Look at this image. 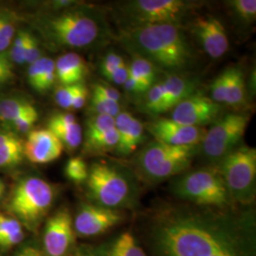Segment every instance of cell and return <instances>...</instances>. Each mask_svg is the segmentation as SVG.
<instances>
[{"instance_id": "obj_17", "label": "cell", "mask_w": 256, "mask_h": 256, "mask_svg": "<svg viewBox=\"0 0 256 256\" xmlns=\"http://www.w3.org/2000/svg\"><path fill=\"white\" fill-rule=\"evenodd\" d=\"M115 128L119 142L114 152L120 156L132 155L146 140L144 124L126 111H122L115 117Z\"/></svg>"}, {"instance_id": "obj_15", "label": "cell", "mask_w": 256, "mask_h": 256, "mask_svg": "<svg viewBox=\"0 0 256 256\" xmlns=\"http://www.w3.org/2000/svg\"><path fill=\"white\" fill-rule=\"evenodd\" d=\"M155 140L174 146H200L206 134L204 128H196L176 122L170 118H158L144 124Z\"/></svg>"}, {"instance_id": "obj_34", "label": "cell", "mask_w": 256, "mask_h": 256, "mask_svg": "<svg viewBox=\"0 0 256 256\" xmlns=\"http://www.w3.org/2000/svg\"><path fill=\"white\" fill-rule=\"evenodd\" d=\"M39 118V113L36 108L28 111L21 115L18 118L12 120V122L8 124L5 126H2V128H5L7 130H10L16 134L20 136V134H26L30 133L32 128L34 126L37 120Z\"/></svg>"}, {"instance_id": "obj_38", "label": "cell", "mask_w": 256, "mask_h": 256, "mask_svg": "<svg viewBox=\"0 0 256 256\" xmlns=\"http://www.w3.org/2000/svg\"><path fill=\"white\" fill-rule=\"evenodd\" d=\"M14 79V64L12 63L8 52L0 54V90L10 84Z\"/></svg>"}, {"instance_id": "obj_27", "label": "cell", "mask_w": 256, "mask_h": 256, "mask_svg": "<svg viewBox=\"0 0 256 256\" xmlns=\"http://www.w3.org/2000/svg\"><path fill=\"white\" fill-rule=\"evenodd\" d=\"M19 18L18 14L8 8H0V54L7 52L14 36Z\"/></svg>"}, {"instance_id": "obj_13", "label": "cell", "mask_w": 256, "mask_h": 256, "mask_svg": "<svg viewBox=\"0 0 256 256\" xmlns=\"http://www.w3.org/2000/svg\"><path fill=\"white\" fill-rule=\"evenodd\" d=\"M171 118L176 122L203 128L214 124L223 115V106L216 104L203 92H194L171 110Z\"/></svg>"}, {"instance_id": "obj_31", "label": "cell", "mask_w": 256, "mask_h": 256, "mask_svg": "<svg viewBox=\"0 0 256 256\" xmlns=\"http://www.w3.org/2000/svg\"><path fill=\"white\" fill-rule=\"evenodd\" d=\"M90 102V115H108L115 118L122 112L120 102L110 100L97 92H92Z\"/></svg>"}, {"instance_id": "obj_28", "label": "cell", "mask_w": 256, "mask_h": 256, "mask_svg": "<svg viewBox=\"0 0 256 256\" xmlns=\"http://www.w3.org/2000/svg\"><path fill=\"white\" fill-rule=\"evenodd\" d=\"M165 95L162 81L156 82L142 97V110L150 115L164 113Z\"/></svg>"}, {"instance_id": "obj_41", "label": "cell", "mask_w": 256, "mask_h": 256, "mask_svg": "<svg viewBox=\"0 0 256 256\" xmlns=\"http://www.w3.org/2000/svg\"><path fill=\"white\" fill-rule=\"evenodd\" d=\"M22 230H26L18 220L5 212H0V239Z\"/></svg>"}, {"instance_id": "obj_48", "label": "cell", "mask_w": 256, "mask_h": 256, "mask_svg": "<svg viewBox=\"0 0 256 256\" xmlns=\"http://www.w3.org/2000/svg\"><path fill=\"white\" fill-rule=\"evenodd\" d=\"M70 256H95L90 245H77Z\"/></svg>"}, {"instance_id": "obj_47", "label": "cell", "mask_w": 256, "mask_h": 256, "mask_svg": "<svg viewBox=\"0 0 256 256\" xmlns=\"http://www.w3.org/2000/svg\"><path fill=\"white\" fill-rule=\"evenodd\" d=\"M122 86L129 95L136 96V97H142V95L146 92V90L142 88V86L138 82L134 77H132L130 74L128 76V80L126 81Z\"/></svg>"}, {"instance_id": "obj_5", "label": "cell", "mask_w": 256, "mask_h": 256, "mask_svg": "<svg viewBox=\"0 0 256 256\" xmlns=\"http://www.w3.org/2000/svg\"><path fill=\"white\" fill-rule=\"evenodd\" d=\"M58 196L54 184L37 174L19 176L2 203L5 212L18 220L32 236H38Z\"/></svg>"}, {"instance_id": "obj_25", "label": "cell", "mask_w": 256, "mask_h": 256, "mask_svg": "<svg viewBox=\"0 0 256 256\" xmlns=\"http://www.w3.org/2000/svg\"><path fill=\"white\" fill-rule=\"evenodd\" d=\"M131 55L132 61L129 64V74L147 92L156 82H158V74L160 72L146 59L138 55Z\"/></svg>"}, {"instance_id": "obj_20", "label": "cell", "mask_w": 256, "mask_h": 256, "mask_svg": "<svg viewBox=\"0 0 256 256\" xmlns=\"http://www.w3.org/2000/svg\"><path fill=\"white\" fill-rule=\"evenodd\" d=\"M24 140L5 128H0V172H14L24 164Z\"/></svg>"}, {"instance_id": "obj_30", "label": "cell", "mask_w": 256, "mask_h": 256, "mask_svg": "<svg viewBox=\"0 0 256 256\" xmlns=\"http://www.w3.org/2000/svg\"><path fill=\"white\" fill-rule=\"evenodd\" d=\"M115 128V118L108 115H90L86 122L82 140L98 137Z\"/></svg>"}, {"instance_id": "obj_46", "label": "cell", "mask_w": 256, "mask_h": 256, "mask_svg": "<svg viewBox=\"0 0 256 256\" xmlns=\"http://www.w3.org/2000/svg\"><path fill=\"white\" fill-rule=\"evenodd\" d=\"M88 95H90V92L86 86V84L84 82L80 84L78 86L77 90L75 92L70 110H79L82 108L86 102Z\"/></svg>"}, {"instance_id": "obj_33", "label": "cell", "mask_w": 256, "mask_h": 256, "mask_svg": "<svg viewBox=\"0 0 256 256\" xmlns=\"http://www.w3.org/2000/svg\"><path fill=\"white\" fill-rule=\"evenodd\" d=\"M32 32L23 28L19 30L16 36L14 38L12 45L8 50V55L12 63L14 64H26L25 57H26V50H27L28 41L30 36Z\"/></svg>"}, {"instance_id": "obj_21", "label": "cell", "mask_w": 256, "mask_h": 256, "mask_svg": "<svg viewBox=\"0 0 256 256\" xmlns=\"http://www.w3.org/2000/svg\"><path fill=\"white\" fill-rule=\"evenodd\" d=\"M162 84L165 95L164 112H168L198 92L200 82L196 78L183 74H168Z\"/></svg>"}, {"instance_id": "obj_22", "label": "cell", "mask_w": 256, "mask_h": 256, "mask_svg": "<svg viewBox=\"0 0 256 256\" xmlns=\"http://www.w3.org/2000/svg\"><path fill=\"white\" fill-rule=\"evenodd\" d=\"M88 72L86 61L76 52H66L55 61L56 81L59 82L60 86L82 84Z\"/></svg>"}, {"instance_id": "obj_1", "label": "cell", "mask_w": 256, "mask_h": 256, "mask_svg": "<svg viewBox=\"0 0 256 256\" xmlns=\"http://www.w3.org/2000/svg\"><path fill=\"white\" fill-rule=\"evenodd\" d=\"M142 234L150 256H256L250 207L162 203L150 212Z\"/></svg>"}, {"instance_id": "obj_35", "label": "cell", "mask_w": 256, "mask_h": 256, "mask_svg": "<svg viewBox=\"0 0 256 256\" xmlns=\"http://www.w3.org/2000/svg\"><path fill=\"white\" fill-rule=\"evenodd\" d=\"M228 68L224 70L221 74L216 76L210 84V99L216 104H225L226 92H227V82H228Z\"/></svg>"}, {"instance_id": "obj_40", "label": "cell", "mask_w": 256, "mask_h": 256, "mask_svg": "<svg viewBox=\"0 0 256 256\" xmlns=\"http://www.w3.org/2000/svg\"><path fill=\"white\" fill-rule=\"evenodd\" d=\"M124 58L122 55L114 52H108L102 56L101 63H100V72L104 77L108 76V74L113 72L117 68L126 64Z\"/></svg>"}, {"instance_id": "obj_37", "label": "cell", "mask_w": 256, "mask_h": 256, "mask_svg": "<svg viewBox=\"0 0 256 256\" xmlns=\"http://www.w3.org/2000/svg\"><path fill=\"white\" fill-rule=\"evenodd\" d=\"M55 82H56L55 61H54L52 58L46 57L36 92L42 93V94L46 93L52 88Z\"/></svg>"}, {"instance_id": "obj_29", "label": "cell", "mask_w": 256, "mask_h": 256, "mask_svg": "<svg viewBox=\"0 0 256 256\" xmlns=\"http://www.w3.org/2000/svg\"><path fill=\"white\" fill-rule=\"evenodd\" d=\"M226 3L238 24L248 26L256 21V0H230Z\"/></svg>"}, {"instance_id": "obj_18", "label": "cell", "mask_w": 256, "mask_h": 256, "mask_svg": "<svg viewBox=\"0 0 256 256\" xmlns=\"http://www.w3.org/2000/svg\"><path fill=\"white\" fill-rule=\"evenodd\" d=\"M90 247L95 256H150L131 230L120 232Z\"/></svg>"}, {"instance_id": "obj_12", "label": "cell", "mask_w": 256, "mask_h": 256, "mask_svg": "<svg viewBox=\"0 0 256 256\" xmlns=\"http://www.w3.org/2000/svg\"><path fill=\"white\" fill-rule=\"evenodd\" d=\"M72 218L76 236L90 238L102 236L118 226L124 218V214L86 202L78 206Z\"/></svg>"}, {"instance_id": "obj_39", "label": "cell", "mask_w": 256, "mask_h": 256, "mask_svg": "<svg viewBox=\"0 0 256 256\" xmlns=\"http://www.w3.org/2000/svg\"><path fill=\"white\" fill-rule=\"evenodd\" d=\"M79 84H80L70 86H59L55 90L54 100L61 108L70 110L72 102Z\"/></svg>"}, {"instance_id": "obj_44", "label": "cell", "mask_w": 256, "mask_h": 256, "mask_svg": "<svg viewBox=\"0 0 256 256\" xmlns=\"http://www.w3.org/2000/svg\"><path fill=\"white\" fill-rule=\"evenodd\" d=\"M92 92H97L101 94L102 96L117 102H120L122 98V94L120 93L118 90H116L115 88L106 82H100L94 84L92 86Z\"/></svg>"}, {"instance_id": "obj_26", "label": "cell", "mask_w": 256, "mask_h": 256, "mask_svg": "<svg viewBox=\"0 0 256 256\" xmlns=\"http://www.w3.org/2000/svg\"><path fill=\"white\" fill-rule=\"evenodd\" d=\"M118 142L119 136L117 129L116 128H112L98 137L82 140V154L99 156L108 152H114L118 146Z\"/></svg>"}, {"instance_id": "obj_42", "label": "cell", "mask_w": 256, "mask_h": 256, "mask_svg": "<svg viewBox=\"0 0 256 256\" xmlns=\"http://www.w3.org/2000/svg\"><path fill=\"white\" fill-rule=\"evenodd\" d=\"M45 58H46V56H42L40 59H38L37 61L34 62L32 64L28 66V82L30 86V88L32 90H34L36 92L37 88H38V84H39V82H40L41 74H42V72H43Z\"/></svg>"}, {"instance_id": "obj_24", "label": "cell", "mask_w": 256, "mask_h": 256, "mask_svg": "<svg viewBox=\"0 0 256 256\" xmlns=\"http://www.w3.org/2000/svg\"><path fill=\"white\" fill-rule=\"evenodd\" d=\"M229 75L225 104L239 108L247 104V88L243 72L238 66L228 68Z\"/></svg>"}, {"instance_id": "obj_49", "label": "cell", "mask_w": 256, "mask_h": 256, "mask_svg": "<svg viewBox=\"0 0 256 256\" xmlns=\"http://www.w3.org/2000/svg\"><path fill=\"white\" fill-rule=\"evenodd\" d=\"M6 194H7V185L0 178V204H2L4 202Z\"/></svg>"}, {"instance_id": "obj_7", "label": "cell", "mask_w": 256, "mask_h": 256, "mask_svg": "<svg viewBox=\"0 0 256 256\" xmlns=\"http://www.w3.org/2000/svg\"><path fill=\"white\" fill-rule=\"evenodd\" d=\"M202 5L203 2L191 0H129L116 3L112 12L120 30L162 24L182 26Z\"/></svg>"}, {"instance_id": "obj_23", "label": "cell", "mask_w": 256, "mask_h": 256, "mask_svg": "<svg viewBox=\"0 0 256 256\" xmlns=\"http://www.w3.org/2000/svg\"><path fill=\"white\" fill-rule=\"evenodd\" d=\"M34 108V104L22 95H0V124L5 126Z\"/></svg>"}, {"instance_id": "obj_19", "label": "cell", "mask_w": 256, "mask_h": 256, "mask_svg": "<svg viewBox=\"0 0 256 256\" xmlns=\"http://www.w3.org/2000/svg\"><path fill=\"white\" fill-rule=\"evenodd\" d=\"M50 129L68 151H75L82 142V129L76 117L70 112L54 114L48 120Z\"/></svg>"}, {"instance_id": "obj_32", "label": "cell", "mask_w": 256, "mask_h": 256, "mask_svg": "<svg viewBox=\"0 0 256 256\" xmlns=\"http://www.w3.org/2000/svg\"><path fill=\"white\" fill-rule=\"evenodd\" d=\"M64 174L74 184H84L88 176V165L82 156H72L64 165Z\"/></svg>"}, {"instance_id": "obj_36", "label": "cell", "mask_w": 256, "mask_h": 256, "mask_svg": "<svg viewBox=\"0 0 256 256\" xmlns=\"http://www.w3.org/2000/svg\"><path fill=\"white\" fill-rule=\"evenodd\" d=\"M8 256H46L37 236H28L27 239Z\"/></svg>"}, {"instance_id": "obj_8", "label": "cell", "mask_w": 256, "mask_h": 256, "mask_svg": "<svg viewBox=\"0 0 256 256\" xmlns=\"http://www.w3.org/2000/svg\"><path fill=\"white\" fill-rule=\"evenodd\" d=\"M169 190L178 200L194 206L216 209L238 207L232 202L218 168L214 166L189 169L171 180Z\"/></svg>"}, {"instance_id": "obj_3", "label": "cell", "mask_w": 256, "mask_h": 256, "mask_svg": "<svg viewBox=\"0 0 256 256\" xmlns=\"http://www.w3.org/2000/svg\"><path fill=\"white\" fill-rule=\"evenodd\" d=\"M182 26L162 24L120 30L119 39L131 54L149 61L160 72L182 74L196 64V56Z\"/></svg>"}, {"instance_id": "obj_9", "label": "cell", "mask_w": 256, "mask_h": 256, "mask_svg": "<svg viewBox=\"0 0 256 256\" xmlns=\"http://www.w3.org/2000/svg\"><path fill=\"white\" fill-rule=\"evenodd\" d=\"M234 203L250 207L256 196V149L241 144L218 166Z\"/></svg>"}, {"instance_id": "obj_43", "label": "cell", "mask_w": 256, "mask_h": 256, "mask_svg": "<svg viewBox=\"0 0 256 256\" xmlns=\"http://www.w3.org/2000/svg\"><path fill=\"white\" fill-rule=\"evenodd\" d=\"M42 50L40 46V41L34 34V32L30 34V36L28 38V41L27 50H26V57H25V62L26 64H32L34 62L37 61L42 57Z\"/></svg>"}, {"instance_id": "obj_4", "label": "cell", "mask_w": 256, "mask_h": 256, "mask_svg": "<svg viewBox=\"0 0 256 256\" xmlns=\"http://www.w3.org/2000/svg\"><path fill=\"white\" fill-rule=\"evenodd\" d=\"M90 202L113 210L136 209L140 182L128 166L112 160H98L88 166L84 183Z\"/></svg>"}, {"instance_id": "obj_10", "label": "cell", "mask_w": 256, "mask_h": 256, "mask_svg": "<svg viewBox=\"0 0 256 256\" xmlns=\"http://www.w3.org/2000/svg\"><path fill=\"white\" fill-rule=\"evenodd\" d=\"M250 116L245 113H227L212 124L200 144L198 155L206 166L218 167L224 158L238 148L245 135Z\"/></svg>"}, {"instance_id": "obj_2", "label": "cell", "mask_w": 256, "mask_h": 256, "mask_svg": "<svg viewBox=\"0 0 256 256\" xmlns=\"http://www.w3.org/2000/svg\"><path fill=\"white\" fill-rule=\"evenodd\" d=\"M28 19L52 50L104 46L112 34L106 12L90 4L78 2L66 9L44 10Z\"/></svg>"}, {"instance_id": "obj_6", "label": "cell", "mask_w": 256, "mask_h": 256, "mask_svg": "<svg viewBox=\"0 0 256 256\" xmlns=\"http://www.w3.org/2000/svg\"><path fill=\"white\" fill-rule=\"evenodd\" d=\"M200 146H174L153 140L142 147L128 165L140 182L156 185L191 169Z\"/></svg>"}, {"instance_id": "obj_16", "label": "cell", "mask_w": 256, "mask_h": 256, "mask_svg": "<svg viewBox=\"0 0 256 256\" xmlns=\"http://www.w3.org/2000/svg\"><path fill=\"white\" fill-rule=\"evenodd\" d=\"M64 151L61 142L48 128L32 130L24 142V154L34 164H48L58 160Z\"/></svg>"}, {"instance_id": "obj_14", "label": "cell", "mask_w": 256, "mask_h": 256, "mask_svg": "<svg viewBox=\"0 0 256 256\" xmlns=\"http://www.w3.org/2000/svg\"><path fill=\"white\" fill-rule=\"evenodd\" d=\"M202 50L212 59H218L229 50V38L220 19L214 16H200L188 24Z\"/></svg>"}, {"instance_id": "obj_45", "label": "cell", "mask_w": 256, "mask_h": 256, "mask_svg": "<svg viewBox=\"0 0 256 256\" xmlns=\"http://www.w3.org/2000/svg\"><path fill=\"white\" fill-rule=\"evenodd\" d=\"M128 76H129V64H126L117 68L116 70L108 74L104 78L115 86H124L126 81L128 80Z\"/></svg>"}, {"instance_id": "obj_11", "label": "cell", "mask_w": 256, "mask_h": 256, "mask_svg": "<svg viewBox=\"0 0 256 256\" xmlns=\"http://www.w3.org/2000/svg\"><path fill=\"white\" fill-rule=\"evenodd\" d=\"M37 236L45 256H70L77 246L72 212L61 208L50 214Z\"/></svg>"}]
</instances>
